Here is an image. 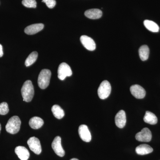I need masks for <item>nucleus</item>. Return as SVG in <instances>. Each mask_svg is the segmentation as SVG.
Returning a JSON list of instances; mask_svg holds the SVG:
<instances>
[{
  "mask_svg": "<svg viewBox=\"0 0 160 160\" xmlns=\"http://www.w3.org/2000/svg\"><path fill=\"white\" fill-rule=\"evenodd\" d=\"M58 78L60 80H65L67 77H70L72 75V71L70 66L66 63H61L58 69Z\"/></svg>",
  "mask_w": 160,
  "mask_h": 160,
  "instance_id": "obj_5",
  "label": "nucleus"
},
{
  "mask_svg": "<svg viewBox=\"0 0 160 160\" xmlns=\"http://www.w3.org/2000/svg\"><path fill=\"white\" fill-rule=\"evenodd\" d=\"M44 121L41 118L34 117L31 118L29 121V125L32 129H37L42 126Z\"/></svg>",
  "mask_w": 160,
  "mask_h": 160,
  "instance_id": "obj_17",
  "label": "nucleus"
},
{
  "mask_svg": "<svg viewBox=\"0 0 160 160\" xmlns=\"http://www.w3.org/2000/svg\"><path fill=\"white\" fill-rule=\"evenodd\" d=\"M116 125L119 128H123L126 126V114L123 110H120L117 113L115 118Z\"/></svg>",
  "mask_w": 160,
  "mask_h": 160,
  "instance_id": "obj_12",
  "label": "nucleus"
},
{
  "mask_svg": "<svg viewBox=\"0 0 160 160\" xmlns=\"http://www.w3.org/2000/svg\"><path fill=\"white\" fill-rule=\"evenodd\" d=\"M111 91V86L107 81H104L100 84L98 93L99 97L101 99H105L109 96Z\"/></svg>",
  "mask_w": 160,
  "mask_h": 160,
  "instance_id": "obj_4",
  "label": "nucleus"
},
{
  "mask_svg": "<svg viewBox=\"0 0 160 160\" xmlns=\"http://www.w3.org/2000/svg\"><path fill=\"white\" fill-rule=\"evenodd\" d=\"M22 4L27 8H35L37 7V2L35 0H23Z\"/></svg>",
  "mask_w": 160,
  "mask_h": 160,
  "instance_id": "obj_23",
  "label": "nucleus"
},
{
  "mask_svg": "<svg viewBox=\"0 0 160 160\" xmlns=\"http://www.w3.org/2000/svg\"><path fill=\"white\" fill-rule=\"evenodd\" d=\"M85 15L91 19H97L102 17V12L100 9H88L85 12Z\"/></svg>",
  "mask_w": 160,
  "mask_h": 160,
  "instance_id": "obj_15",
  "label": "nucleus"
},
{
  "mask_svg": "<svg viewBox=\"0 0 160 160\" xmlns=\"http://www.w3.org/2000/svg\"><path fill=\"white\" fill-rule=\"evenodd\" d=\"M131 94L137 99H142L146 94V90L142 86L138 85L132 86L130 88Z\"/></svg>",
  "mask_w": 160,
  "mask_h": 160,
  "instance_id": "obj_10",
  "label": "nucleus"
},
{
  "mask_svg": "<svg viewBox=\"0 0 160 160\" xmlns=\"http://www.w3.org/2000/svg\"><path fill=\"white\" fill-rule=\"evenodd\" d=\"M70 160H79L78 159H77V158H72V159H70Z\"/></svg>",
  "mask_w": 160,
  "mask_h": 160,
  "instance_id": "obj_27",
  "label": "nucleus"
},
{
  "mask_svg": "<svg viewBox=\"0 0 160 160\" xmlns=\"http://www.w3.org/2000/svg\"><path fill=\"white\" fill-rule=\"evenodd\" d=\"M51 72L49 69H44L40 72L38 78V85L41 89H45L50 83Z\"/></svg>",
  "mask_w": 160,
  "mask_h": 160,
  "instance_id": "obj_3",
  "label": "nucleus"
},
{
  "mask_svg": "<svg viewBox=\"0 0 160 160\" xmlns=\"http://www.w3.org/2000/svg\"><path fill=\"white\" fill-rule=\"evenodd\" d=\"M78 133L80 137L84 142H89L91 140V134L86 125H81L79 127Z\"/></svg>",
  "mask_w": 160,
  "mask_h": 160,
  "instance_id": "obj_9",
  "label": "nucleus"
},
{
  "mask_svg": "<svg viewBox=\"0 0 160 160\" xmlns=\"http://www.w3.org/2000/svg\"><path fill=\"white\" fill-rule=\"evenodd\" d=\"M153 151V149L147 144H142L136 148V152L138 154L144 155L149 154Z\"/></svg>",
  "mask_w": 160,
  "mask_h": 160,
  "instance_id": "obj_16",
  "label": "nucleus"
},
{
  "mask_svg": "<svg viewBox=\"0 0 160 160\" xmlns=\"http://www.w3.org/2000/svg\"><path fill=\"white\" fill-rule=\"evenodd\" d=\"M15 152L21 160H28L30 155L28 149L24 146H18L15 149Z\"/></svg>",
  "mask_w": 160,
  "mask_h": 160,
  "instance_id": "obj_14",
  "label": "nucleus"
},
{
  "mask_svg": "<svg viewBox=\"0 0 160 160\" xmlns=\"http://www.w3.org/2000/svg\"><path fill=\"white\" fill-rule=\"evenodd\" d=\"M9 109L8 104L4 102L0 104V115H5L9 112Z\"/></svg>",
  "mask_w": 160,
  "mask_h": 160,
  "instance_id": "obj_24",
  "label": "nucleus"
},
{
  "mask_svg": "<svg viewBox=\"0 0 160 160\" xmlns=\"http://www.w3.org/2000/svg\"><path fill=\"white\" fill-rule=\"evenodd\" d=\"M1 129H2V127H1V124H0V132H1Z\"/></svg>",
  "mask_w": 160,
  "mask_h": 160,
  "instance_id": "obj_28",
  "label": "nucleus"
},
{
  "mask_svg": "<svg viewBox=\"0 0 160 160\" xmlns=\"http://www.w3.org/2000/svg\"><path fill=\"white\" fill-rule=\"evenodd\" d=\"M43 2L46 3V6L49 9H52L56 5L55 0H42Z\"/></svg>",
  "mask_w": 160,
  "mask_h": 160,
  "instance_id": "obj_25",
  "label": "nucleus"
},
{
  "mask_svg": "<svg viewBox=\"0 0 160 160\" xmlns=\"http://www.w3.org/2000/svg\"><path fill=\"white\" fill-rule=\"evenodd\" d=\"M29 149L35 154L39 155L42 152V147L39 140L38 138L32 137L27 141Z\"/></svg>",
  "mask_w": 160,
  "mask_h": 160,
  "instance_id": "obj_6",
  "label": "nucleus"
},
{
  "mask_svg": "<svg viewBox=\"0 0 160 160\" xmlns=\"http://www.w3.org/2000/svg\"><path fill=\"white\" fill-rule=\"evenodd\" d=\"M52 147L56 154L58 156L61 157L64 156L65 152L62 147V144H61V138L60 137L57 136L55 138L52 143Z\"/></svg>",
  "mask_w": 160,
  "mask_h": 160,
  "instance_id": "obj_8",
  "label": "nucleus"
},
{
  "mask_svg": "<svg viewBox=\"0 0 160 160\" xmlns=\"http://www.w3.org/2000/svg\"><path fill=\"white\" fill-rule=\"evenodd\" d=\"M38 57L37 52H31L28 58H27L25 62V65L27 67L31 66L36 61Z\"/></svg>",
  "mask_w": 160,
  "mask_h": 160,
  "instance_id": "obj_22",
  "label": "nucleus"
},
{
  "mask_svg": "<svg viewBox=\"0 0 160 160\" xmlns=\"http://www.w3.org/2000/svg\"><path fill=\"white\" fill-rule=\"evenodd\" d=\"M139 54L141 59L143 61H146L149 58V49L146 45H143L139 49Z\"/></svg>",
  "mask_w": 160,
  "mask_h": 160,
  "instance_id": "obj_21",
  "label": "nucleus"
},
{
  "mask_svg": "<svg viewBox=\"0 0 160 160\" xmlns=\"http://www.w3.org/2000/svg\"><path fill=\"white\" fill-rule=\"evenodd\" d=\"M21 125V121L19 118L16 116L12 117L9 119L6 124V131L10 134H16L19 131Z\"/></svg>",
  "mask_w": 160,
  "mask_h": 160,
  "instance_id": "obj_2",
  "label": "nucleus"
},
{
  "mask_svg": "<svg viewBox=\"0 0 160 160\" xmlns=\"http://www.w3.org/2000/svg\"><path fill=\"white\" fill-rule=\"evenodd\" d=\"M44 26L43 24H35L27 26L25 28V33L28 35H33L42 30Z\"/></svg>",
  "mask_w": 160,
  "mask_h": 160,
  "instance_id": "obj_13",
  "label": "nucleus"
},
{
  "mask_svg": "<svg viewBox=\"0 0 160 160\" xmlns=\"http://www.w3.org/2000/svg\"><path fill=\"white\" fill-rule=\"evenodd\" d=\"M80 41L83 46L89 51H93L96 49V44L94 40L86 35H82L80 38Z\"/></svg>",
  "mask_w": 160,
  "mask_h": 160,
  "instance_id": "obj_11",
  "label": "nucleus"
},
{
  "mask_svg": "<svg viewBox=\"0 0 160 160\" xmlns=\"http://www.w3.org/2000/svg\"><path fill=\"white\" fill-rule=\"evenodd\" d=\"M21 92L23 101L27 102H31L34 94V87L31 81L27 80L24 82L21 89Z\"/></svg>",
  "mask_w": 160,
  "mask_h": 160,
  "instance_id": "obj_1",
  "label": "nucleus"
},
{
  "mask_svg": "<svg viewBox=\"0 0 160 160\" xmlns=\"http://www.w3.org/2000/svg\"><path fill=\"white\" fill-rule=\"evenodd\" d=\"M144 122L150 125H155L158 122V118L156 116L150 111H146L144 117Z\"/></svg>",
  "mask_w": 160,
  "mask_h": 160,
  "instance_id": "obj_18",
  "label": "nucleus"
},
{
  "mask_svg": "<svg viewBox=\"0 0 160 160\" xmlns=\"http://www.w3.org/2000/svg\"><path fill=\"white\" fill-rule=\"evenodd\" d=\"M151 132L148 128H143L141 131L137 133L135 138L137 141L142 142H149L152 139Z\"/></svg>",
  "mask_w": 160,
  "mask_h": 160,
  "instance_id": "obj_7",
  "label": "nucleus"
},
{
  "mask_svg": "<svg viewBox=\"0 0 160 160\" xmlns=\"http://www.w3.org/2000/svg\"><path fill=\"white\" fill-rule=\"evenodd\" d=\"M3 55V47L2 45L0 44V58L2 57Z\"/></svg>",
  "mask_w": 160,
  "mask_h": 160,
  "instance_id": "obj_26",
  "label": "nucleus"
},
{
  "mask_svg": "<svg viewBox=\"0 0 160 160\" xmlns=\"http://www.w3.org/2000/svg\"><path fill=\"white\" fill-rule=\"evenodd\" d=\"M144 25L146 29L152 32H158L159 30V27L153 21L148 20H145Z\"/></svg>",
  "mask_w": 160,
  "mask_h": 160,
  "instance_id": "obj_19",
  "label": "nucleus"
},
{
  "mask_svg": "<svg viewBox=\"0 0 160 160\" xmlns=\"http://www.w3.org/2000/svg\"><path fill=\"white\" fill-rule=\"evenodd\" d=\"M52 112L55 117L58 119L62 118L65 116L64 110L58 105H55L52 106Z\"/></svg>",
  "mask_w": 160,
  "mask_h": 160,
  "instance_id": "obj_20",
  "label": "nucleus"
}]
</instances>
